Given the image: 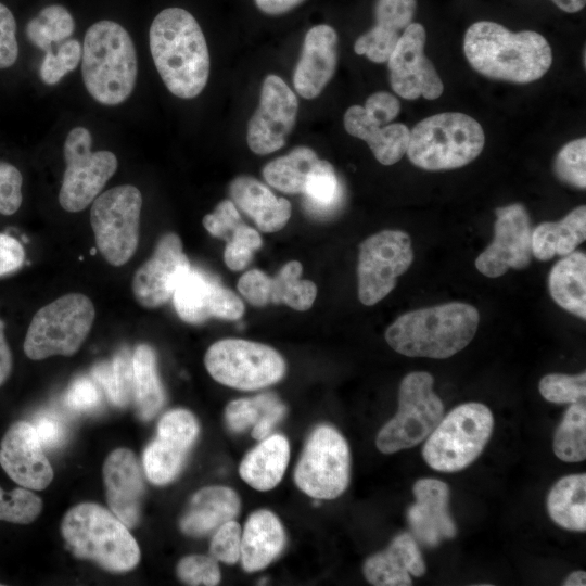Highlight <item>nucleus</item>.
<instances>
[{"label":"nucleus","instance_id":"58","mask_svg":"<svg viewBox=\"0 0 586 586\" xmlns=\"http://www.w3.org/2000/svg\"><path fill=\"white\" fill-rule=\"evenodd\" d=\"M34 426L42 447L58 446L64 438V428L52 415H42L35 420Z\"/></svg>","mask_w":586,"mask_h":586},{"label":"nucleus","instance_id":"46","mask_svg":"<svg viewBox=\"0 0 586 586\" xmlns=\"http://www.w3.org/2000/svg\"><path fill=\"white\" fill-rule=\"evenodd\" d=\"M81 52V43L71 38L60 43L56 53L47 52L39 68L42 81L47 85L58 84L63 76L77 67Z\"/></svg>","mask_w":586,"mask_h":586},{"label":"nucleus","instance_id":"4","mask_svg":"<svg viewBox=\"0 0 586 586\" xmlns=\"http://www.w3.org/2000/svg\"><path fill=\"white\" fill-rule=\"evenodd\" d=\"M81 73L89 94L103 105H117L131 94L138 65L133 41L118 23L103 20L86 31Z\"/></svg>","mask_w":586,"mask_h":586},{"label":"nucleus","instance_id":"55","mask_svg":"<svg viewBox=\"0 0 586 586\" xmlns=\"http://www.w3.org/2000/svg\"><path fill=\"white\" fill-rule=\"evenodd\" d=\"M64 399L68 408L75 411H87L99 405L101 395L95 383L82 377L73 381Z\"/></svg>","mask_w":586,"mask_h":586},{"label":"nucleus","instance_id":"21","mask_svg":"<svg viewBox=\"0 0 586 586\" xmlns=\"http://www.w3.org/2000/svg\"><path fill=\"white\" fill-rule=\"evenodd\" d=\"M416 501L407 510L412 536L422 545L435 547L456 536L457 526L449 513L450 491L437 479H419L412 488Z\"/></svg>","mask_w":586,"mask_h":586},{"label":"nucleus","instance_id":"25","mask_svg":"<svg viewBox=\"0 0 586 586\" xmlns=\"http://www.w3.org/2000/svg\"><path fill=\"white\" fill-rule=\"evenodd\" d=\"M417 0H377L375 25L355 41L354 50L374 63L386 62L399 37L412 23Z\"/></svg>","mask_w":586,"mask_h":586},{"label":"nucleus","instance_id":"51","mask_svg":"<svg viewBox=\"0 0 586 586\" xmlns=\"http://www.w3.org/2000/svg\"><path fill=\"white\" fill-rule=\"evenodd\" d=\"M23 178L20 170L5 162H0V214L12 215L22 204Z\"/></svg>","mask_w":586,"mask_h":586},{"label":"nucleus","instance_id":"52","mask_svg":"<svg viewBox=\"0 0 586 586\" xmlns=\"http://www.w3.org/2000/svg\"><path fill=\"white\" fill-rule=\"evenodd\" d=\"M240 224V214L231 200L219 202L214 212L203 218V226L209 234L228 240Z\"/></svg>","mask_w":586,"mask_h":586},{"label":"nucleus","instance_id":"37","mask_svg":"<svg viewBox=\"0 0 586 586\" xmlns=\"http://www.w3.org/2000/svg\"><path fill=\"white\" fill-rule=\"evenodd\" d=\"M189 449L171 437L157 434L143 453V467L149 481L155 485L171 482L181 471Z\"/></svg>","mask_w":586,"mask_h":586},{"label":"nucleus","instance_id":"11","mask_svg":"<svg viewBox=\"0 0 586 586\" xmlns=\"http://www.w3.org/2000/svg\"><path fill=\"white\" fill-rule=\"evenodd\" d=\"M141 207V192L131 184L112 188L93 200L90 222L95 244L112 266L126 264L135 254Z\"/></svg>","mask_w":586,"mask_h":586},{"label":"nucleus","instance_id":"20","mask_svg":"<svg viewBox=\"0 0 586 586\" xmlns=\"http://www.w3.org/2000/svg\"><path fill=\"white\" fill-rule=\"evenodd\" d=\"M0 464L10 479L25 488L41 491L53 480V469L36 429L27 421L13 423L3 435Z\"/></svg>","mask_w":586,"mask_h":586},{"label":"nucleus","instance_id":"27","mask_svg":"<svg viewBox=\"0 0 586 586\" xmlns=\"http://www.w3.org/2000/svg\"><path fill=\"white\" fill-rule=\"evenodd\" d=\"M232 202L263 232L281 230L291 217V203L284 198H277L270 189L250 176L234 178L229 187Z\"/></svg>","mask_w":586,"mask_h":586},{"label":"nucleus","instance_id":"14","mask_svg":"<svg viewBox=\"0 0 586 586\" xmlns=\"http://www.w3.org/2000/svg\"><path fill=\"white\" fill-rule=\"evenodd\" d=\"M412 262L410 237L402 230H383L364 240L357 264L359 301L367 306L382 301Z\"/></svg>","mask_w":586,"mask_h":586},{"label":"nucleus","instance_id":"32","mask_svg":"<svg viewBox=\"0 0 586 586\" xmlns=\"http://www.w3.org/2000/svg\"><path fill=\"white\" fill-rule=\"evenodd\" d=\"M548 288L553 301L566 311L586 318V255L574 251L552 267Z\"/></svg>","mask_w":586,"mask_h":586},{"label":"nucleus","instance_id":"45","mask_svg":"<svg viewBox=\"0 0 586 586\" xmlns=\"http://www.w3.org/2000/svg\"><path fill=\"white\" fill-rule=\"evenodd\" d=\"M557 177L566 184L578 189L586 187V139L579 138L566 143L555 161Z\"/></svg>","mask_w":586,"mask_h":586},{"label":"nucleus","instance_id":"9","mask_svg":"<svg viewBox=\"0 0 586 586\" xmlns=\"http://www.w3.org/2000/svg\"><path fill=\"white\" fill-rule=\"evenodd\" d=\"M433 377L425 371L408 373L398 390L396 415L379 431L375 445L383 454L411 448L423 442L444 415L442 399L433 391Z\"/></svg>","mask_w":586,"mask_h":586},{"label":"nucleus","instance_id":"28","mask_svg":"<svg viewBox=\"0 0 586 586\" xmlns=\"http://www.w3.org/2000/svg\"><path fill=\"white\" fill-rule=\"evenodd\" d=\"M284 545L285 533L278 517L265 509L253 512L241 535L243 569L246 572L265 569L282 552Z\"/></svg>","mask_w":586,"mask_h":586},{"label":"nucleus","instance_id":"53","mask_svg":"<svg viewBox=\"0 0 586 586\" xmlns=\"http://www.w3.org/2000/svg\"><path fill=\"white\" fill-rule=\"evenodd\" d=\"M17 56L16 22L10 9L0 2V69L12 66Z\"/></svg>","mask_w":586,"mask_h":586},{"label":"nucleus","instance_id":"15","mask_svg":"<svg viewBox=\"0 0 586 586\" xmlns=\"http://www.w3.org/2000/svg\"><path fill=\"white\" fill-rule=\"evenodd\" d=\"M493 242L475 259L476 269L498 278L509 269L526 268L532 259V226L526 208L514 203L496 208Z\"/></svg>","mask_w":586,"mask_h":586},{"label":"nucleus","instance_id":"41","mask_svg":"<svg viewBox=\"0 0 586 586\" xmlns=\"http://www.w3.org/2000/svg\"><path fill=\"white\" fill-rule=\"evenodd\" d=\"M553 453L562 461L579 462L586 458V404L573 403L563 415L553 435Z\"/></svg>","mask_w":586,"mask_h":586},{"label":"nucleus","instance_id":"5","mask_svg":"<svg viewBox=\"0 0 586 586\" xmlns=\"http://www.w3.org/2000/svg\"><path fill=\"white\" fill-rule=\"evenodd\" d=\"M61 532L76 557L92 560L107 571L128 572L139 563L140 549L128 527L97 504L81 502L71 508Z\"/></svg>","mask_w":586,"mask_h":586},{"label":"nucleus","instance_id":"26","mask_svg":"<svg viewBox=\"0 0 586 586\" xmlns=\"http://www.w3.org/2000/svg\"><path fill=\"white\" fill-rule=\"evenodd\" d=\"M345 130L366 141L374 157L383 165H393L406 154L410 130L404 124L380 125L360 105H353L344 114Z\"/></svg>","mask_w":586,"mask_h":586},{"label":"nucleus","instance_id":"22","mask_svg":"<svg viewBox=\"0 0 586 586\" xmlns=\"http://www.w3.org/2000/svg\"><path fill=\"white\" fill-rule=\"evenodd\" d=\"M337 63V35L333 27L320 24L305 35L293 84L300 95L315 99L333 77Z\"/></svg>","mask_w":586,"mask_h":586},{"label":"nucleus","instance_id":"56","mask_svg":"<svg viewBox=\"0 0 586 586\" xmlns=\"http://www.w3.org/2000/svg\"><path fill=\"white\" fill-rule=\"evenodd\" d=\"M364 109L380 125H387L399 114L400 103L393 94L378 91L366 100Z\"/></svg>","mask_w":586,"mask_h":586},{"label":"nucleus","instance_id":"42","mask_svg":"<svg viewBox=\"0 0 586 586\" xmlns=\"http://www.w3.org/2000/svg\"><path fill=\"white\" fill-rule=\"evenodd\" d=\"M280 411L285 412V406L278 396L272 393H263L252 398L230 402L226 407L225 417L229 429L238 433L254 426L265 417Z\"/></svg>","mask_w":586,"mask_h":586},{"label":"nucleus","instance_id":"48","mask_svg":"<svg viewBox=\"0 0 586 586\" xmlns=\"http://www.w3.org/2000/svg\"><path fill=\"white\" fill-rule=\"evenodd\" d=\"M178 577L188 585H217L220 570L211 556L191 555L182 558L177 565Z\"/></svg>","mask_w":586,"mask_h":586},{"label":"nucleus","instance_id":"49","mask_svg":"<svg viewBox=\"0 0 586 586\" xmlns=\"http://www.w3.org/2000/svg\"><path fill=\"white\" fill-rule=\"evenodd\" d=\"M157 434L171 437L190 448L198 437L199 423L190 411L174 409L158 421Z\"/></svg>","mask_w":586,"mask_h":586},{"label":"nucleus","instance_id":"33","mask_svg":"<svg viewBox=\"0 0 586 586\" xmlns=\"http://www.w3.org/2000/svg\"><path fill=\"white\" fill-rule=\"evenodd\" d=\"M547 511L559 526L576 532L586 531V474L561 477L549 491Z\"/></svg>","mask_w":586,"mask_h":586},{"label":"nucleus","instance_id":"2","mask_svg":"<svg viewBox=\"0 0 586 586\" xmlns=\"http://www.w3.org/2000/svg\"><path fill=\"white\" fill-rule=\"evenodd\" d=\"M463 50L480 74L515 84L539 79L552 64V51L544 36L533 30L511 33L489 21L476 22L467 29Z\"/></svg>","mask_w":586,"mask_h":586},{"label":"nucleus","instance_id":"23","mask_svg":"<svg viewBox=\"0 0 586 586\" xmlns=\"http://www.w3.org/2000/svg\"><path fill=\"white\" fill-rule=\"evenodd\" d=\"M103 480L111 510L128 528L135 527L144 484L133 453L127 448L113 450L104 461Z\"/></svg>","mask_w":586,"mask_h":586},{"label":"nucleus","instance_id":"16","mask_svg":"<svg viewBox=\"0 0 586 586\" xmlns=\"http://www.w3.org/2000/svg\"><path fill=\"white\" fill-rule=\"evenodd\" d=\"M298 102L291 88L277 75L263 82L259 104L249 120L246 140L255 154L281 149L295 125Z\"/></svg>","mask_w":586,"mask_h":586},{"label":"nucleus","instance_id":"38","mask_svg":"<svg viewBox=\"0 0 586 586\" xmlns=\"http://www.w3.org/2000/svg\"><path fill=\"white\" fill-rule=\"evenodd\" d=\"M303 266L297 260L286 263L270 278L269 304H284L300 311L309 309L317 295L313 281L301 279Z\"/></svg>","mask_w":586,"mask_h":586},{"label":"nucleus","instance_id":"57","mask_svg":"<svg viewBox=\"0 0 586 586\" xmlns=\"http://www.w3.org/2000/svg\"><path fill=\"white\" fill-rule=\"evenodd\" d=\"M25 259L22 244L14 238L0 233V277L18 270Z\"/></svg>","mask_w":586,"mask_h":586},{"label":"nucleus","instance_id":"62","mask_svg":"<svg viewBox=\"0 0 586 586\" xmlns=\"http://www.w3.org/2000/svg\"><path fill=\"white\" fill-rule=\"evenodd\" d=\"M564 586H585L586 573L585 571H574L568 575L563 582Z\"/></svg>","mask_w":586,"mask_h":586},{"label":"nucleus","instance_id":"3","mask_svg":"<svg viewBox=\"0 0 586 586\" xmlns=\"http://www.w3.org/2000/svg\"><path fill=\"white\" fill-rule=\"evenodd\" d=\"M480 321L477 309L455 302L408 311L385 331L387 344L408 357L448 358L474 337Z\"/></svg>","mask_w":586,"mask_h":586},{"label":"nucleus","instance_id":"12","mask_svg":"<svg viewBox=\"0 0 586 586\" xmlns=\"http://www.w3.org/2000/svg\"><path fill=\"white\" fill-rule=\"evenodd\" d=\"M351 456L347 442L331 425L317 426L295 467L297 487L315 499H334L348 486Z\"/></svg>","mask_w":586,"mask_h":586},{"label":"nucleus","instance_id":"43","mask_svg":"<svg viewBox=\"0 0 586 586\" xmlns=\"http://www.w3.org/2000/svg\"><path fill=\"white\" fill-rule=\"evenodd\" d=\"M41 509V498L25 487L10 492L0 487V521L29 524L37 519Z\"/></svg>","mask_w":586,"mask_h":586},{"label":"nucleus","instance_id":"19","mask_svg":"<svg viewBox=\"0 0 586 586\" xmlns=\"http://www.w3.org/2000/svg\"><path fill=\"white\" fill-rule=\"evenodd\" d=\"M171 298L178 316L193 324L209 318L238 320L245 310L235 293L206 272L193 268L181 279Z\"/></svg>","mask_w":586,"mask_h":586},{"label":"nucleus","instance_id":"29","mask_svg":"<svg viewBox=\"0 0 586 586\" xmlns=\"http://www.w3.org/2000/svg\"><path fill=\"white\" fill-rule=\"evenodd\" d=\"M241 507L238 494L226 486H207L198 491L180 520L181 531L189 536H203L233 520Z\"/></svg>","mask_w":586,"mask_h":586},{"label":"nucleus","instance_id":"50","mask_svg":"<svg viewBox=\"0 0 586 586\" xmlns=\"http://www.w3.org/2000/svg\"><path fill=\"white\" fill-rule=\"evenodd\" d=\"M242 531L238 522L221 524L212 538L209 553L216 561L234 564L240 560Z\"/></svg>","mask_w":586,"mask_h":586},{"label":"nucleus","instance_id":"30","mask_svg":"<svg viewBox=\"0 0 586 586\" xmlns=\"http://www.w3.org/2000/svg\"><path fill=\"white\" fill-rule=\"evenodd\" d=\"M289 459L288 440L281 434L268 435L245 455L239 473L251 487L262 492L269 491L280 483Z\"/></svg>","mask_w":586,"mask_h":586},{"label":"nucleus","instance_id":"59","mask_svg":"<svg viewBox=\"0 0 586 586\" xmlns=\"http://www.w3.org/2000/svg\"><path fill=\"white\" fill-rule=\"evenodd\" d=\"M256 7L268 15L284 14L305 0H254Z\"/></svg>","mask_w":586,"mask_h":586},{"label":"nucleus","instance_id":"54","mask_svg":"<svg viewBox=\"0 0 586 586\" xmlns=\"http://www.w3.org/2000/svg\"><path fill=\"white\" fill-rule=\"evenodd\" d=\"M270 277L258 269H251L238 280V290L253 306L262 307L269 304Z\"/></svg>","mask_w":586,"mask_h":586},{"label":"nucleus","instance_id":"44","mask_svg":"<svg viewBox=\"0 0 586 586\" xmlns=\"http://www.w3.org/2000/svg\"><path fill=\"white\" fill-rule=\"evenodd\" d=\"M540 395L555 404L585 402L586 373L575 375L550 373L543 377L538 384Z\"/></svg>","mask_w":586,"mask_h":586},{"label":"nucleus","instance_id":"24","mask_svg":"<svg viewBox=\"0 0 586 586\" xmlns=\"http://www.w3.org/2000/svg\"><path fill=\"white\" fill-rule=\"evenodd\" d=\"M425 562L411 533H400L390 546L370 556L364 564L366 579L375 586H410L411 575L425 573Z\"/></svg>","mask_w":586,"mask_h":586},{"label":"nucleus","instance_id":"18","mask_svg":"<svg viewBox=\"0 0 586 586\" xmlns=\"http://www.w3.org/2000/svg\"><path fill=\"white\" fill-rule=\"evenodd\" d=\"M190 269L180 238L174 232L165 233L157 241L152 256L133 275L135 298L146 308L166 304Z\"/></svg>","mask_w":586,"mask_h":586},{"label":"nucleus","instance_id":"39","mask_svg":"<svg viewBox=\"0 0 586 586\" xmlns=\"http://www.w3.org/2000/svg\"><path fill=\"white\" fill-rule=\"evenodd\" d=\"M91 377L117 407H126L132 398V354L119 349L110 361H101L91 369Z\"/></svg>","mask_w":586,"mask_h":586},{"label":"nucleus","instance_id":"31","mask_svg":"<svg viewBox=\"0 0 586 586\" xmlns=\"http://www.w3.org/2000/svg\"><path fill=\"white\" fill-rule=\"evenodd\" d=\"M586 238V207L581 205L556 222H542L532 231V254L539 260L574 252Z\"/></svg>","mask_w":586,"mask_h":586},{"label":"nucleus","instance_id":"47","mask_svg":"<svg viewBox=\"0 0 586 586\" xmlns=\"http://www.w3.org/2000/svg\"><path fill=\"white\" fill-rule=\"evenodd\" d=\"M262 238L257 230L240 224L228 240L224 260L233 271L243 270L251 262L253 253L262 246Z\"/></svg>","mask_w":586,"mask_h":586},{"label":"nucleus","instance_id":"40","mask_svg":"<svg viewBox=\"0 0 586 586\" xmlns=\"http://www.w3.org/2000/svg\"><path fill=\"white\" fill-rule=\"evenodd\" d=\"M75 22L67 9L60 4L43 8L26 25L28 40L46 53L52 51L53 43H62L71 38Z\"/></svg>","mask_w":586,"mask_h":586},{"label":"nucleus","instance_id":"8","mask_svg":"<svg viewBox=\"0 0 586 586\" xmlns=\"http://www.w3.org/2000/svg\"><path fill=\"white\" fill-rule=\"evenodd\" d=\"M95 317L91 300L81 293L65 294L41 307L33 317L24 352L33 360L72 356L88 336Z\"/></svg>","mask_w":586,"mask_h":586},{"label":"nucleus","instance_id":"34","mask_svg":"<svg viewBox=\"0 0 586 586\" xmlns=\"http://www.w3.org/2000/svg\"><path fill=\"white\" fill-rule=\"evenodd\" d=\"M132 398L138 416L148 421L165 403V392L157 373L156 355L148 344H140L132 354Z\"/></svg>","mask_w":586,"mask_h":586},{"label":"nucleus","instance_id":"61","mask_svg":"<svg viewBox=\"0 0 586 586\" xmlns=\"http://www.w3.org/2000/svg\"><path fill=\"white\" fill-rule=\"evenodd\" d=\"M560 10L568 13H575L581 11L586 0H551Z\"/></svg>","mask_w":586,"mask_h":586},{"label":"nucleus","instance_id":"13","mask_svg":"<svg viewBox=\"0 0 586 586\" xmlns=\"http://www.w3.org/2000/svg\"><path fill=\"white\" fill-rule=\"evenodd\" d=\"M91 144V133L85 127L73 128L64 142L66 167L59 202L67 212L85 209L117 169L118 163L114 153L92 152Z\"/></svg>","mask_w":586,"mask_h":586},{"label":"nucleus","instance_id":"36","mask_svg":"<svg viewBox=\"0 0 586 586\" xmlns=\"http://www.w3.org/2000/svg\"><path fill=\"white\" fill-rule=\"evenodd\" d=\"M303 194L305 209L317 218H327L342 206L344 188L328 161L319 160L315 165L307 178Z\"/></svg>","mask_w":586,"mask_h":586},{"label":"nucleus","instance_id":"17","mask_svg":"<svg viewBox=\"0 0 586 586\" xmlns=\"http://www.w3.org/2000/svg\"><path fill=\"white\" fill-rule=\"evenodd\" d=\"M425 40L424 27L412 22L403 31L387 60L392 89L404 99L423 97L434 100L443 93V81L424 55Z\"/></svg>","mask_w":586,"mask_h":586},{"label":"nucleus","instance_id":"35","mask_svg":"<svg viewBox=\"0 0 586 586\" xmlns=\"http://www.w3.org/2000/svg\"><path fill=\"white\" fill-rule=\"evenodd\" d=\"M319 162L316 152L308 146H296L286 155L265 165L263 177L275 189L289 193H303L307 178Z\"/></svg>","mask_w":586,"mask_h":586},{"label":"nucleus","instance_id":"1","mask_svg":"<svg viewBox=\"0 0 586 586\" xmlns=\"http://www.w3.org/2000/svg\"><path fill=\"white\" fill-rule=\"evenodd\" d=\"M149 41L167 89L181 99L198 97L208 80L209 53L194 16L181 8L164 9L151 24Z\"/></svg>","mask_w":586,"mask_h":586},{"label":"nucleus","instance_id":"10","mask_svg":"<svg viewBox=\"0 0 586 586\" xmlns=\"http://www.w3.org/2000/svg\"><path fill=\"white\" fill-rule=\"evenodd\" d=\"M204 364L214 380L243 391L272 385L286 370L283 357L275 348L241 339H224L211 345Z\"/></svg>","mask_w":586,"mask_h":586},{"label":"nucleus","instance_id":"7","mask_svg":"<svg viewBox=\"0 0 586 586\" xmlns=\"http://www.w3.org/2000/svg\"><path fill=\"white\" fill-rule=\"evenodd\" d=\"M494 429L491 409L481 403H466L442 418L422 448L424 461L440 472L469 467L485 448Z\"/></svg>","mask_w":586,"mask_h":586},{"label":"nucleus","instance_id":"6","mask_svg":"<svg viewBox=\"0 0 586 586\" xmlns=\"http://www.w3.org/2000/svg\"><path fill=\"white\" fill-rule=\"evenodd\" d=\"M484 143V130L473 117L446 112L429 116L412 128L406 153L417 167L447 170L474 161Z\"/></svg>","mask_w":586,"mask_h":586},{"label":"nucleus","instance_id":"60","mask_svg":"<svg viewBox=\"0 0 586 586\" xmlns=\"http://www.w3.org/2000/svg\"><path fill=\"white\" fill-rule=\"evenodd\" d=\"M12 353L4 335V322L0 319V386L12 371Z\"/></svg>","mask_w":586,"mask_h":586}]
</instances>
